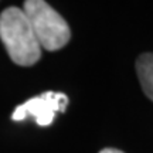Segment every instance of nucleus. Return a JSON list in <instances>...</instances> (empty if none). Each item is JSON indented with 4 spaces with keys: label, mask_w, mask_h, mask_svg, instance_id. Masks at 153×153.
<instances>
[{
    "label": "nucleus",
    "mask_w": 153,
    "mask_h": 153,
    "mask_svg": "<svg viewBox=\"0 0 153 153\" xmlns=\"http://www.w3.org/2000/svg\"><path fill=\"white\" fill-rule=\"evenodd\" d=\"M23 11L27 16L40 47L47 51L62 48L71 38V30L67 22L43 0L24 1Z\"/></svg>",
    "instance_id": "obj_2"
},
{
    "label": "nucleus",
    "mask_w": 153,
    "mask_h": 153,
    "mask_svg": "<svg viewBox=\"0 0 153 153\" xmlns=\"http://www.w3.org/2000/svg\"><path fill=\"white\" fill-rule=\"evenodd\" d=\"M0 40L17 65H34L41 57V47L24 11L7 7L0 14Z\"/></svg>",
    "instance_id": "obj_1"
},
{
    "label": "nucleus",
    "mask_w": 153,
    "mask_h": 153,
    "mask_svg": "<svg viewBox=\"0 0 153 153\" xmlns=\"http://www.w3.org/2000/svg\"><path fill=\"white\" fill-rule=\"evenodd\" d=\"M67 106H68V98L65 94L47 91L19 105L11 115V119L19 122L24 120L27 116H33L37 125L50 126L54 120L55 114L65 112Z\"/></svg>",
    "instance_id": "obj_3"
},
{
    "label": "nucleus",
    "mask_w": 153,
    "mask_h": 153,
    "mask_svg": "<svg viewBox=\"0 0 153 153\" xmlns=\"http://www.w3.org/2000/svg\"><path fill=\"white\" fill-rule=\"evenodd\" d=\"M136 72L145 95L153 101V53H145L137 57Z\"/></svg>",
    "instance_id": "obj_4"
},
{
    "label": "nucleus",
    "mask_w": 153,
    "mask_h": 153,
    "mask_svg": "<svg viewBox=\"0 0 153 153\" xmlns=\"http://www.w3.org/2000/svg\"><path fill=\"white\" fill-rule=\"evenodd\" d=\"M99 153H123V152L118 150V149H114V148H106V149H102Z\"/></svg>",
    "instance_id": "obj_5"
}]
</instances>
